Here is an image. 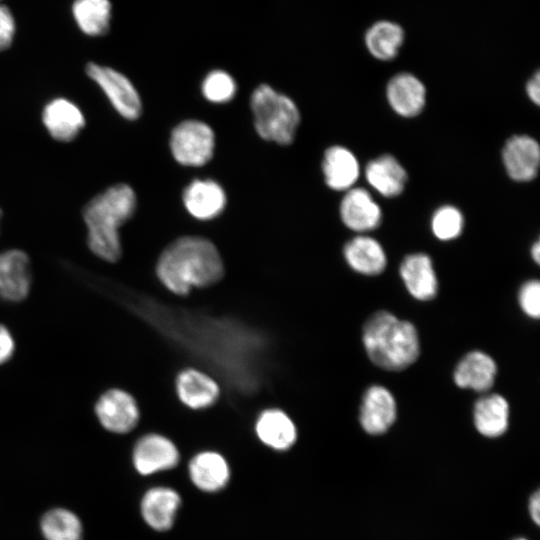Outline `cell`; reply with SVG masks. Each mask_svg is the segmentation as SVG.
I'll return each instance as SVG.
<instances>
[{"mask_svg": "<svg viewBox=\"0 0 540 540\" xmlns=\"http://www.w3.org/2000/svg\"><path fill=\"white\" fill-rule=\"evenodd\" d=\"M215 147L212 128L199 120L179 123L170 137V150L181 165L199 167L210 161Z\"/></svg>", "mask_w": 540, "mask_h": 540, "instance_id": "cell-6", "label": "cell"}, {"mask_svg": "<svg viewBox=\"0 0 540 540\" xmlns=\"http://www.w3.org/2000/svg\"><path fill=\"white\" fill-rule=\"evenodd\" d=\"M399 274L413 298L429 301L437 295L438 279L427 254L419 252L407 255L400 264Z\"/></svg>", "mask_w": 540, "mask_h": 540, "instance_id": "cell-15", "label": "cell"}, {"mask_svg": "<svg viewBox=\"0 0 540 540\" xmlns=\"http://www.w3.org/2000/svg\"><path fill=\"white\" fill-rule=\"evenodd\" d=\"M175 387L180 401L193 410L210 407L220 395L219 384L195 368L182 370L176 377Z\"/></svg>", "mask_w": 540, "mask_h": 540, "instance_id": "cell-18", "label": "cell"}, {"mask_svg": "<svg viewBox=\"0 0 540 540\" xmlns=\"http://www.w3.org/2000/svg\"><path fill=\"white\" fill-rule=\"evenodd\" d=\"M48 134L58 142L68 143L77 138L85 126V116L73 101L57 97L45 104L41 114Z\"/></svg>", "mask_w": 540, "mask_h": 540, "instance_id": "cell-10", "label": "cell"}, {"mask_svg": "<svg viewBox=\"0 0 540 540\" xmlns=\"http://www.w3.org/2000/svg\"><path fill=\"white\" fill-rule=\"evenodd\" d=\"M16 22L11 10L0 3V52L7 50L13 43Z\"/></svg>", "mask_w": 540, "mask_h": 540, "instance_id": "cell-32", "label": "cell"}, {"mask_svg": "<svg viewBox=\"0 0 540 540\" xmlns=\"http://www.w3.org/2000/svg\"><path fill=\"white\" fill-rule=\"evenodd\" d=\"M529 512L532 520L538 525L540 522V496L536 491L529 500Z\"/></svg>", "mask_w": 540, "mask_h": 540, "instance_id": "cell-35", "label": "cell"}, {"mask_svg": "<svg viewBox=\"0 0 540 540\" xmlns=\"http://www.w3.org/2000/svg\"><path fill=\"white\" fill-rule=\"evenodd\" d=\"M403 42L402 27L391 21H378L365 34V44L369 53L382 61L394 59Z\"/></svg>", "mask_w": 540, "mask_h": 540, "instance_id": "cell-27", "label": "cell"}, {"mask_svg": "<svg viewBox=\"0 0 540 540\" xmlns=\"http://www.w3.org/2000/svg\"><path fill=\"white\" fill-rule=\"evenodd\" d=\"M386 98L392 110L405 118L419 115L426 104V88L415 75L402 72L394 75L386 86Z\"/></svg>", "mask_w": 540, "mask_h": 540, "instance_id": "cell-14", "label": "cell"}, {"mask_svg": "<svg viewBox=\"0 0 540 540\" xmlns=\"http://www.w3.org/2000/svg\"><path fill=\"white\" fill-rule=\"evenodd\" d=\"M31 271L28 255L19 249L0 253V297L10 302L24 300L30 291Z\"/></svg>", "mask_w": 540, "mask_h": 540, "instance_id": "cell-13", "label": "cell"}, {"mask_svg": "<svg viewBox=\"0 0 540 540\" xmlns=\"http://www.w3.org/2000/svg\"><path fill=\"white\" fill-rule=\"evenodd\" d=\"M86 75L101 89L117 113L126 120L138 119L142 111L140 95L130 79L118 70L89 62Z\"/></svg>", "mask_w": 540, "mask_h": 540, "instance_id": "cell-5", "label": "cell"}, {"mask_svg": "<svg viewBox=\"0 0 540 540\" xmlns=\"http://www.w3.org/2000/svg\"><path fill=\"white\" fill-rule=\"evenodd\" d=\"M2 215H3V212H2V209L0 208V222H1V219H2Z\"/></svg>", "mask_w": 540, "mask_h": 540, "instance_id": "cell-37", "label": "cell"}, {"mask_svg": "<svg viewBox=\"0 0 540 540\" xmlns=\"http://www.w3.org/2000/svg\"><path fill=\"white\" fill-rule=\"evenodd\" d=\"M496 374L494 359L483 351L473 350L458 362L453 380L459 388L486 393L494 385Z\"/></svg>", "mask_w": 540, "mask_h": 540, "instance_id": "cell-16", "label": "cell"}, {"mask_svg": "<svg viewBox=\"0 0 540 540\" xmlns=\"http://www.w3.org/2000/svg\"><path fill=\"white\" fill-rule=\"evenodd\" d=\"M178 461L179 452L175 444L159 434L144 435L133 449L134 466L143 475L171 469Z\"/></svg>", "mask_w": 540, "mask_h": 540, "instance_id": "cell-12", "label": "cell"}, {"mask_svg": "<svg viewBox=\"0 0 540 540\" xmlns=\"http://www.w3.org/2000/svg\"><path fill=\"white\" fill-rule=\"evenodd\" d=\"M365 178L379 194L391 198L403 192L407 182V172L393 155L384 154L367 163Z\"/></svg>", "mask_w": 540, "mask_h": 540, "instance_id": "cell-21", "label": "cell"}, {"mask_svg": "<svg viewBox=\"0 0 540 540\" xmlns=\"http://www.w3.org/2000/svg\"><path fill=\"white\" fill-rule=\"evenodd\" d=\"M203 96L212 103H226L237 91L234 78L226 71L215 69L204 78L201 86Z\"/></svg>", "mask_w": 540, "mask_h": 540, "instance_id": "cell-30", "label": "cell"}, {"mask_svg": "<svg viewBox=\"0 0 540 540\" xmlns=\"http://www.w3.org/2000/svg\"><path fill=\"white\" fill-rule=\"evenodd\" d=\"M502 162L512 180L532 181L537 176L540 165L538 142L525 134L510 137L502 149Z\"/></svg>", "mask_w": 540, "mask_h": 540, "instance_id": "cell-9", "label": "cell"}, {"mask_svg": "<svg viewBox=\"0 0 540 540\" xmlns=\"http://www.w3.org/2000/svg\"><path fill=\"white\" fill-rule=\"evenodd\" d=\"M463 227L462 212L453 205H443L432 215L431 230L440 241H451L459 237Z\"/></svg>", "mask_w": 540, "mask_h": 540, "instance_id": "cell-29", "label": "cell"}, {"mask_svg": "<svg viewBox=\"0 0 540 540\" xmlns=\"http://www.w3.org/2000/svg\"><path fill=\"white\" fill-rule=\"evenodd\" d=\"M518 303L521 310L530 318L540 316V282L537 279L528 280L522 284L518 293Z\"/></svg>", "mask_w": 540, "mask_h": 540, "instance_id": "cell-31", "label": "cell"}, {"mask_svg": "<svg viewBox=\"0 0 540 540\" xmlns=\"http://www.w3.org/2000/svg\"><path fill=\"white\" fill-rule=\"evenodd\" d=\"M180 502V496L171 488H152L145 493L141 502L143 518L155 530H168L173 525Z\"/></svg>", "mask_w": 540, "mask_h": 540, "instance_id": "cell-24", "label": "cell"}, {"mask_svg": "<svg viewBox=\"0 0 540 540\" xmlns=\"http://www.w3.org/2000/svg\"><path fill=\"white\" fill-rule=\"evenodd\" d=\"M258 438L265 445L284 451L296 441L297 430L292 419L282 410L272 408L264 410L255 424Z\"/></svg>", "mask_w": 540, "mask_h": 540, "instance_id": "cell-23", "label": "cell"}, {"mask_svg": "<svg viewBox=\"0 0 540 540\" xmlns=\"http://www.w3.org/2000/svg\"><path fill=\"white\" fill-rule=\"evenodd\" d=\"M322 172L326 185L335 191H347L354 187L360 175L357 157L341 145L329 147L323 157Z\"/></svg>", "mask_w": 540, "mask_h": 540, "instance_id": "cell-19", "label": "cell"}, {"mask_svg": "<svg viewBox=\"0 0 540 540\" xmlns=\"http://www.w3.org/2000/svg\"><path fill=\"white\" fill-rule=\"evenodd\" d=\"M189 474L196 487L214 492L222 489L228 482L229 466L222 455L212 451L201 452L189 464Z\"/></svg>", "mask_w": 540, "mask_h": 540, "instance_id": "cell-25", "label": "cell"}, {"mask_svg": "<svg viewBox=\"0 0 540 540\" xmlns=\"http://www.w3.org/2000/svg\"><path fill=\"white\" fill-rule=\"evenodd\" d=\"M339 213L344 225L364 233L376 229L382 221V210L368 190L352 187L341 200Z\"/></svg>", "mask_w": 540, "mask_h": 540, "instance_id": "cell-11", "label": "cell"}, {"mask_svg": "<svg viewBox=\"0 0 540 540\" xmlns=\"http://www.w3.org/2000/svg\"><path fill=\"white\" fill-rule=\"evenodd\" d=\"M183 203L188 213L199 220H210L222 213L226 194L220 184L211 179H196L183 192Z\"/></svg>", "mask_w": 540, "mask_h": 540, "instance_id": "cell-17", "label": "cell"}, {"mask_svg": "<svg viewBox=\"0 0 540 540\" xmlns=\"http://www.w3.org/2000/svg\"><path fill=\"white\" fill-rule=\"evenodd\" d=\"M41 531L46 540H81L82 537L79 518L63 508L52 509L43 516Z\"/></svg>", "mask_w": 540, "mask_h": 540, "instance_id": "cell-28", "label": "cell"}, {"mask_svg": "<svg viewBox=\"0 0 540 540\" xmlns=\"http://www.w3.org/2000/svg\"><path fill=\"white\" fill-rule=\"evenodd\" d=\"M156 274L167 290L184 296L192 288L208 287L220 281L224 265L211 241L198 236H184L163 250L156 264Z\"/></svg>", "mask_w": 540, "mask_h": 540, "instance_id": "cell-1", "label": "cell"}, {"mask_svg": "<svg viewBox=\"0 0 540 540\" xmlns=\"http://www.w3.org/2000/svg\"><path fill=\"white\" fill-rule=\"evenodd\" d=\"M514 540H527L525 538H517V539H514Z\"/></svg>", "mask_w": 540, "mask_h": 540, "instance_id": "cell-38", "label": "cell"}, {"mask_svg": "<svg viewBox=\"0 0 540 540\" xmlns=\"http://www.w3.org/2000/svg\"><path fill=\"white\" fill-rule=\"evenodd\" d=\"M343 255L349 267L362 275H378L387 265L382 245L367 235H358L349 240L344 246Z\"/></svg>", "mask_w": 540, "mask_h": 540, "instance_id": "cell-20", "label": "cell"}, {"mask_svg": "<svg viewBox=\"0 0 540 540\" xmlns=\"http://www.w3.org/2000/svg\"><path fill=\"white\" fill-rule=\"evenodd\" d=\"M362 342L369 359L387 371L406 369L420 354L419 335L414 324L385 310L375 312L366 320Z\"/></svg>", "mask_w": 540, "mask_h": 540, "instance_id": "cell-3", "label": "cell"}, {"mask_svg": "<svg viewBox=\"0 0 540 540\" xmlns=\"http://www.w3.org/2000/svg\"><path fill=\"white\" fill-rule=\"evenodd\" d=\"M250 104L255 130L261 138L280 145L294 141L300 112L290 97L261 84L253 91Z\"/></svg>", "mask_w": 540, "mask_h": 540, "instance_id": "cell-4", "label": "cell"}, {"mask_svg": "<svg viewBox=\"0 0 540 540\" xmlns=\"http://www.w3.org/2000/svg\"><path fill=\"white\" fill-rule=\"evenodd\" d=\"M71 12L83 34L100 37L108 33L112 19L110 0H74Z\"/></svg>", "mask_w": 540, "mask_h": 540, "instance_id": "cell-26", "label": "cell"}, {"mask_svg": "<svg viewBox=\"0 0 540 540\" xmlns=\"http://www.w3.org/2000/svg\"><path fill=\"white\" fill-rule=\"evenodd\" d=\"M14 340L9 330L0 325V364L7 362L14 352Z\"/></svg>", "mask_w": 540, "mask_h": 540, "instance_id": "cell-33", "label": "cell"}, {"mask_svg": "<svg viewBox=\"0 0 540 540\" xmlns=\"http://www.w3.org/2000/svg\"><path fill=\"white\" fill-rule=\"evenodd\" d=\"M136 206V194L125 183L106 188L85 204L82 216L87 228V245L94 255L111 263L120 259L119 229L132 218Z\"/></svg>", "mask_w": 540, "mask_h": 540, "instance_id": "cell-2", "label": "cell"}, {"mask_svg": "<svg viewBox=\"0 0 540 540\" xmlns=\"http://www.w3.org/2000/svg\"><path fill=\"white\" fill-rule=\"evenodd\" d=\"M397 417L393 394L384 386L372 385L363 394L359 422L370 435H381L389 430Z\"/></svg>", "mask_w": 540, "mask_h": 540, "instance_id": "cell-8", "label": "cell"}, {"mask_svg": "<svg viewBox=\"0 0 540 540\" xmlns=\"http://www.w3.org/2000/svg\"><path fill=\"white\" fill-rule=\"evenodd\" d=\"M525 90L529 99L538 106L540 103V74L538 71L527 81Z\"/></svg>", "mask_w": 540, "mask_h": 540, "instance_id": "cell-34", "label": "cell"}, {"mask_svg": "<svg viewBox=\"0 0 540 540\" xmlns=\"http://www.w3.org/2000/svg\"><path fill=\"white\" fill-rule=\"evenodd\" d=\"M509 415L508 401L497 393L483 395L474 404L473 422L476 430L485 437L503 435L509 426Z\"/></svg>", "mask_w": 540, "mask_h": 540, "instance_id": "cell-22", "label": "cell"}, {"mask_svg": "<svg viewBox=\"0 0 540 540\" xmlns=\"http://www.w3.org/2000/svg\"><path fill=\"white\" fill-rule=\"evenodd\" d=\"M1 1V0H0Z\"/></svg>", "mask_w": 540, "mask_h": 540, "instance_id": "cell-39", "label": "cell"}, {"mask_svg": "<svg viewBox=\"0 0 540 540\" xmlns=\"http://www.w3.org/2000/svg\"><path fill=\"white\" fill-rule=\"evenodd\" d=\"M531 257L535 263L539 264L540 261V243L536 241L531 247Z\"/></svg>", "mask_w": 540, "mask_h": 540, "instance_id": "cell-36", "label": "cell"}, {"mask_svg": "<svg viewBox=\"0 0 540 540\" xmlns=\"http://www.w3.org/2000/svg\"><path fill=\"white\" fill-rule=\"evenodd\" d=\"M96 416L108 431L118 434L133 430L140 418L137 402L131 394L121 389L103 393L95 405Z\"/></svg>", "mask_w": 540, "mask_h": 540, "instance_id": "cell-7", "label": "cell"}]
</instances>
